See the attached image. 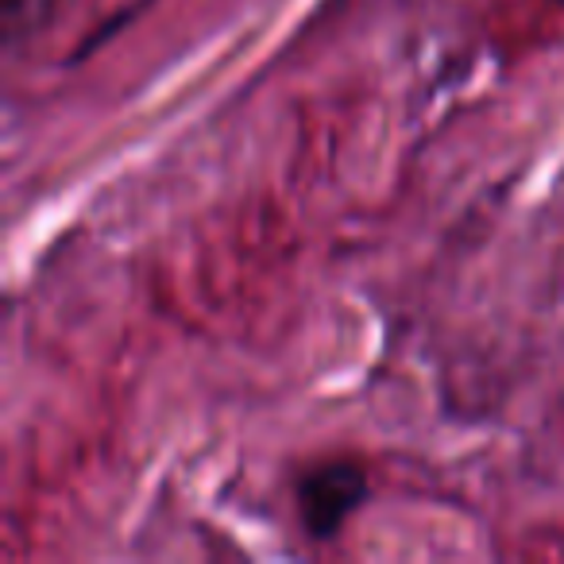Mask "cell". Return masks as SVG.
I'll return each mask as SVG.
<instances>
[{"instance_id":"obj_1","label":"cell","mask_w":564,"mask_h":564,"mask_svg":"<svg viewBox=\"0 0 564 564\" xmlns=\"http://www.w3.org/2000/svg\"><path fill=\"white\" fill-rule=\"evenodd\" d=\"M368 499V476L352 460L314 464L299 479V514L310 538H333Z\"/></svg>"},{"instance_id":"obj_2","label":"cell","mask_w":564,"mask_h":564,"mask_svg":"<svg viewBox=\"0 0 564 564\" xmlns=\"http://www.w3.org/2000/svg\"><path fill=\"white\" fill-rule=\"evenodd\" d=\"M556 4H564V0H556Z\"/></svg>"}]
</instances>
